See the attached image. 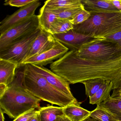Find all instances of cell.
Masks as SVG:
<instances>
[{
	"label": "cell",
	"mask_w": 121,
	"mask_h": 121,
	"mask_svg": "<svg viewBox=\"0 0 121 121\" xmlns=\"http://www.w3.org/2000/svg\"><path fill=\"white\" fill-rule=\"evenodd\" d=\"M50 68L70 84L102 78L111 81L114 90L121 83V56L108 60H91L81 58L75 52L69 51L51 64Z\"/></svg>",
	"instance_id": "cell-1"
},
{
	"label": "cell",
	"mask_w": 121,
	"mask_h": 121,
	"mask_svg": "<svg viewBox=\"0 0 121 121\" xmlns=\"http://www.w3.org/2000/svg\"><path fill=\"white\" fill-rule=\"evenodd\" d=\"M21 85L28 92L41 100L64 108L78 103L50 85L42 76L34 70L30 64L22 65L16 70Z\"/></svg>",
	"instance_id": "cell-2"
},
{
	"label": "cell",
	"mask_w": 121,
	"mask_h": 121,
	"mask_svg": "<svg viewBox=\"0 0 121 121\" xmlns=\"http://www.w3.org/2000/svg\"><path fill=\"white\" fill-rule=\"evenodd\" d=\"M41 101V99L31 94L22 86L16 71L14 81L0 98V108L10 118L15 119L31 110L40 108Z\"/></svg>",
	"instance_id": "cell-3"
},
{
	"label": "cell",
	"mask_w": 121,
	"mask_h": 121,
	"mask_svg": "<svg viewBox=\"0 0 121 121\" xmlns=\"http://www.w3.org/2000/svg\"><path fill=\"white\" fill-rule=\"evenodd\" d=\"M91 14L90 18L83 23L74 25L73 30L98 39H104L121 30V12Z\"/></svg>",
	"instance_id": "cell-4"
},
{
	"label": "cell",
	"mask_w": 121,
	"mask_h": 121,
	"mask_svg": "<svg viewBox=\"0 0 121 121\" xmlns=\"http://www.w3.org/2000/svg\"><path fill=\"white\" fill-rule=\"evenodd\" d=\"M77 56L91 60H108L121 56V47L117 43L104 39H99L83 45Z\"/></svg>",
	"instance_id": "cell-5"
},
{
	"label": "cell",
	"mask_w": 121,
	"mask_h": 121,
	"mask_svg": "<svg viewBox=\"0 0 121 121\" xmlns=\"http://www.w3.org/2000/svg\"><path fill=\"white\" fill-rule=\"evenodd\" d=\"M41 31V29L39 28L0 51V59L15 63L18 67L22 65L32 44Z\"/></svg>",
	"instance_id": "cell-6"
},
{
	"label": "cell",
	"mask_w": 121,
	"mask_h": 121,
	"mask_svg": "<svg viewBox=\"0 0 121 121\" xmlns=\"http://www.w3.org/2000/svg\"><path fill=\"white\" fill-rule=\"evenodd\" d=\"M39 28L38 15L17 25L0 35V51Z\"/></svg>",
	"instance_id": "cell-7"
},
{
	"label": "cell",
	"mask_w": 121,
	"mask_h": 121,
	"mask_svg": "<svg viewBox=\"0 0 121 121\" xmlns=\"http://www.w3.org/2000/svg\"><path fill=\"white\" fill-rule=\"evenodd\" d=\"M39 0L25 7L21 8L13 14L8 15L0 23V35L17 25L25 21L35 15V11L41 5Z\"/></svg>",
	"instance_id": "cell-8"
},
{
	"label": "cell",
	"mask_w": 121,
	"mask_h": 121,
	"mask_svg": "<svg viewBox=\"0 0 121 121\" xmlns=\"http://www.w3.org/2000/svg\"><path fill=\"white\" fill-rule=\"evenodd\" d=\"M69 51L68 49L56 40L55 45L51 49L27 59L23 62L22 65L29 64L38 66H44L52 63L55 60H56L60 58Z\"/></svg>",
	"instance_id": "cell-9"
},
{
	"label": "cell",
	"mask_w": 121,
	"mask_h": 121,
	"mask_svg": "<svg viewBox=\"0 0 121 121\" xmlns=\"http://www.w3.org/2000/svg\"><path fill=\"white\" fill-rule=\"evenodd\" d=\"M53 35L56 40L63 44L69 51L75 52L78 51L83 45L99 39L76 32L73 30L64 34Z\"/></svg>",
	"instance_id": "cell-10"
},
{
	"label": "cell",
	"mask_w": 121,
	"mask_h": 121,
	"mask_svg": "<svg viewBox=\"0 0 121 121\" xmlns=\"http://www.w3.org/2000/svg\"><path fill=\"white\" fill-rule=\"evenodd\" d=\"M31 65L34 70L43 76L50 85L71 98H75L71 91L70 83L67 81L44 66Z\"/></svg>",
	"instance_id": "cell-11"
},
{
	"label": "cell",
	"mask_w": 121,
	"mask_h": 121,
	"mask_svg": "<svg viewBox=\"0 0 121 121\" xmlns=\"http://www.w3.org/2000/svg\"><path fill=\"white\" fill-rule=\"evenodd\" d=\"M56 42L52 35L41 30L32 44L25 61L51 49L55 45Z\"/></svg>",
	"instance_id": "cell-12"
},
{
	"label": "cell",
	"mask_w": 121,
	"mask_h": 121,
	"mask_svg": "<svg viewBox=\"0 0 121 121\" xmlns=\"http://www.w3.org/2000/svg\"><path fill=\"white\" fill-rule=\"evenodd\" d=\"M84 9L91 13L120 12L112 3L111 0H81Z\"/></svg>",
	"instance_id": "cell-13"
},
{
	"label": "cell",
	"mask_w": 121,
	"mask_h": 121,
	"mask_svg": "<svg viewBox=\"0 0 121 121\" xmlns=\"http://www.w3.org/2000/svg\"><path fill=\"white\" fill-rule=\"evenodd\" d=\"M17 64L10 61L0 59V83L8 86L14 81Z\"/></svg>",
	"instance_id": "cell-14"
},
{
	"label": "cell",
	"mask_w": 121,
	"mask_h": 121,
	"mask_svg": "<svg viewBox=\"0 0 121 121\" xmlns=\"http://www.w3.org/2000/svg\"><path fill=\"white\" fill-rule=\"evenodd\" d=\"M81 103L70 104L63 108L64 115L71 121H82L86 119L91 112L80 107Z\"/></svg>",
	"instance_id": "cell-15"
},
{
	"label": "cell",
	"mask_w": 121,
	"mask_h": 121,
	"mask_svg": "<svg viewBox=\"0 0 121 121\" xmlns=\"http://www.w3.org/2000/svg\"><path fill=\"white\" fill-rule=\"evenodd\" d=\"M112 90V83L109 80L105 81V82L97 92L93 96L90 98V104H96L97 106H99L110 97V92Z\"/></svg>",
	"instance_id": "cell-16"
},
{
	"label": "cell",
	"mask_w": 121,
	"mask_h": 121,
	"mask_svg": "<svg viewBox=\"0 0 121 121\" xmlns=\"http://www.w3.org/2000/svg\"><path fill=\"white\" fill-rule=\"evenodd\" d=\"M38 16L39 28L48 32L52 24L58 19L55 14L48 10L44 5Z\"/></svg>",
	"instance_id": "cell-17"
},
{
	"label": "cell",
	"mask_w": 121,
	"mask_h": 121,
	"mask_svg": "<svg viewBox=\"0 0 121 121\" xmlns=\"http://www.w3.org/2000/svg\"><path fill=\"white\" fill-rule=\"evenodd\" d=\"M40 121H56L57 116L64 115L63 108L48 105L39 109Z\"/></svg>",
	"instance_id": "cell-18"
},
{
	"label": "cell",
	"mask_w": 121,
	"mask_h": 121,
	"mask_svg": "<svg viewBox=\"0 0 121 121\" xmlns=\"http://www.w3.org/2000/svg\"><path fill=\"white\" fill-rule=\"evenodd\" d=\"M48 10L55 14L58 19L70 21L76 14L84 9L83 5L75 8H49L45 5Z\"/></svg>",
	"instance_id": "cell-19"
},
{
	"label": "cell",
	"mask_w": 121,
	"mask_h": 121,
	"mask_svg": "<svg viewBox=\"0 0 121 121\" xmlns=\"http://www.w3.org/2000/svg\"><path fill=\"white\" fill-rule=\"evenodd\" d=\"M99 106L109 111L118 120H121V99L110 97Z\"/></svg>",
	"instance_id": "cell-20"
},
{
	"label": "cell",
	"mask_w": 121,
	"mask_h": 121,
	"mask_svg": "<svg viewBox=\"0 0 121 121\" xmlns=\"http://www.w3.org/2000/svg\"><path fill=\"white\" fill-rule=\"evenodd\" d=\"M74 25L70 21L58 19L51 26L48 32L52 35L64 34L73 30Z\"/></svg>",
	"instance_id": "cell-21"
},
{
	"label": "cell",
	"mask_w": 121,
	"mask_h": 121,
	"mask_svg": "<svg viewBox=\"0 0 121 121\" xmlns=\"http://www.w3.org/2000/svg\"><path fill=\"white\" fill-rule=\"evenodd\" d=\"M44 5L49 8L78 7L83 6L81 0H48Z\"/></svg>",
	"instance_id": "cell-22"
},
{
	"label": "cell",
	"mask_w": 121,
	"mask_h": 121,
	"mask_svg": "<svg viewBox=\"0 0 121 121\" xmlns=\"http://www.w3.org/2000/svg\"><path fill=\"white\" fill-rule=\"evenodd\" d=\"M105 80L103 78L90 79L83 82L85 88L86 94L90 98L93 96L104 83Z\"/></svg>",
	"instance_id": "cell-23"
},
{
	"label": "cell",
	"mask_w": 121,
	"mask_h": 121,
	"mask_svg": "<svg viewBox=\"0 0 121 121\" xmlns=\"http://www.w3.org/2000/svg\"><path fill=\"white\" fill-rule=\"evenodd\" d=\"M90 116L99 121H119L109 111L99 106L91 112Z\"/></svg>",
	"instance_id": "cell-24"
},
{
	"label": "cell",
	"mask_w": 121,
	"mask_h": 121,
	"mask_svg": "<svg viewBox=\"0 0 121 121\" xmlns=\"http://www.w3.org/2000/svg\"><path fill=\"white\" fill-rule=\"evenodd\" d=\"M91 16V14L90 13L83 9L76 14L70 22L73 25H78L87 20Z\"/></svg>",
	"instance_id": "cell-25"
},
{
	"label": "cell",
	"mask_w": 121,
	"mask_h": 121,
	"mask_svg": "<svg viewBox=\"0 0 121 121\" xmlns=\"http://www.w3.org/2000/svg\"><path fill=\"white\" fill-rule=\"evenodd\" d=\"M36 0H7L4 1V5L22 8L30 4Z\"/></svg>",
	"instance_id": "cell-26"
},
{
	"label": "cell",
	"mask_w": 121,
	"mask_h": 121,
	"mask_svg": "<svg viewBox=\"0 0 121 121\" xmlns=\"http://www.w3.org/2000/svg\"><path fill=\"white\" fill-rule=\"evenodd\" d=\"M39 113V110L33 109L21 115L13 121H28Z\"/></svg>",
	"instance_id": "cell-27"
},
{
	"label": "cell",
	"mask_w": 121,
	"mask_h": 121,
	"mask_svg": "<svg viewBox=\"0 0 121 121\" xmlns=\"http://www.w3.org/2000/svg\"><path fill=\"white\" fill-rule=\"evenodd\" d=\"M104 38L108 41L115 42L120 47H121V30L117 32Z\"/></svg>",
	"instance_id": "cell-28"
},
{
	"label": "cell",
	"mask_w": 121,
	"mask_h": 121,
	"mask_svg": "<svg viewBox=\"0 0 121 121\" xmlns=\"http://www.w3.org/2000/svg\"><path fill=\"white\" fill-rule=\"evenodd\" d=\"M111 1L114 6L121 12V0H111Z\"/></svg>",
	"instance_id": "cell-29"
},
{
	"label": "cell",
	"mask_w": 121,
	"mask_h": 121,
	"mask_svg": "<svg viewBox=\"0 0 121 121\" xmlns=\"http://www.w3.org/2000/svg\"><path fill=\"white\" fill-rule=\"evenodd\" d=\"M8 88V86L3 84L0 83V98L2 97Z\"/></svg>",
	"instance_id": "cell-30"
},
{
	"label": "cell",
	"mask_w": 121,
	"mask_h": 121,
	"mask_svg": "<svg viewBox=\"0 0 121 121\" xmlns=\"http://www.w3.org/2000/svg\"><path fill=\"white\" fill-rule=\"evenodd\" d=\"M56 121H71L64 115L57 116Z\"/></svg>",
	"instance_id": "cell-31"
},
{
	"label": "cell",
	"mask_w": 121,
	"mask_h": 121,
	"mask_svg": "<svg viewBox=\"0 0 121 121\" xmlns=\"http://www.w3.org/2000/svg\"><path fill=\"white\" fill-rule=\"evenodd\" d=\"M121 97V90L118 91H113V93L112 95H111L110 97L112 98H116L120 97Z\"/></svg>",
	"instance_id": "cell-32"
},
{
	"label": "cell",
	"mask_w": 121,
	"mask_h": 121,
	"mask_svg": "<svg viewBox=\"0 0 121 121\" xmlns=\"http://www.w3.org/2000/svg\"><path fill=\"white\" fill-rule=\"evenodd\" d=\"M28 121H40V119L39 117V112L34 117L30 119Z\"/></svg>",
	"instance_id": "cell-33"
},
{
	"label": "cell",
	"mask_w": 121,
	"mask_h": 121,
	"mask_svg": "<svg viewBox=\"0 0 121 121\" xmlns=\"http://www.w3.org/2000/svg\"><path fill=\"white\" fill-rule=\"evenodd\" d=\"M82 121H99V120L96 119H94L93 117H90L89 116L86 119H84V120H82Z\"/></svg>",
	"instance_id": "cell-34"
},
{
	"label": "cell",
	"mask_w": 121,
	"mask_h": 121,
	"mask_svg": "<svg viewBox=\"0 0 121 121\" xmlns=\"http://www.w3.org/2000/svg\"><path fill=\"white\" fill-rule=\"evenodd\" d=\"M4 113L2 109L0 108V121H4L5 117H4Z\"/></svg>",
	"instance_id": "cell-35"
},
{
	"label": "cell",
	"mask_w": 121,
	"mask_h": 121,
	"mask_svg": "<svg viewBox=\"0 0 121 121\" xmlns=\"http://www.w3.org/2000/svg\"><path fill=\"white\" fill-rule=\"evenodd\" d=\"M116 98H118V99H121V97H120Z\"/></svg>",
	"instance_id": "cell-36"
},
{
	"label": "cell",
	"mask_w": 121,
	"mask_h": 121,
	"mask_svg": "<svg viewBox=\"0 0 121 121\" xmlns=\"http://www.w3.org/2000/svg\"><path fill=\"white\" fill-rule=\"evenodd\" d=\"M121 121V120H120V121Z\"/></svg>",
	"instance_id": "cell-37"
}]
</instances>
